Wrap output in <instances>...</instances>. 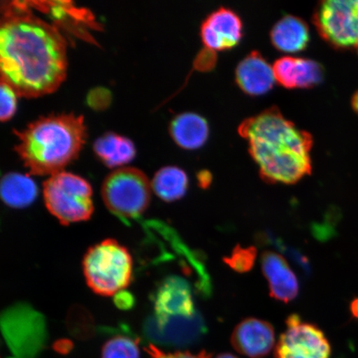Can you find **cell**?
Segmentation results:
<instances>
[{
  "mask_svg": "<svg viewBox=\"0 0 358 358\" xmlns=\"http://www.w3.org/2000/svg\"><path fill=\"white\" fill-rule=\"evenodd\" d=\"M351 312L353 317L358 319V299H355L351 303Z\"/></svg>",
  "mask_w": 358,
  "mask_h": 358,
  "instance_id": "26",
  "label": "cell"
},
{
  "mask_svg": "<svg viewBox=\"0 0 358 358\" xmlns=\"http://www.w3.org/2000/svg\"><path fill=\"white\" fill-rule=\"evenodd\" d=\"M15 134V151L25 167L34 176L50 177L77 158L86 142L87 127L82 115L55 114Z\"/></svg>",
  "mask_w": 358,
  "mask_h": 358,
  "instance_id": "3",
  "label": "cell"
},
{
  "mask_svg": "<svg viewBox=\"0 0 358 358\" xmlns=\"http://www.w3.org/2000/svg\"><path fill=\"white\" fill-rule=\"evenodd\" d=\"M150 358H211L212 355L208 352L203 351L196 355L189 352H164L153 344L145 348Z\"/></svg>",
  "mask_w": 358,
  "mask_h": 358,
  "instance_id": "24",
  "label": "cell"
},
{
  "mask_svg": "<svg viewBox=\"0 0 358 358\" xmlns=\"http://www.w3.org/2000/svg\"><path fill=\"white\" fill-rule=\"evenodd\" d=\"M317 32L331 46L358 52V0H326L313 13Z\"/></svg>",
  "mask_w": 358,
  "mask_h": 358,
  "instance_id": "7",
  "label": "cell"
},
{
  "mask_svg": "<svg viewBox=\"0 0 358 358\" xmlns=\"http://www.w3.org/2000/svg\"><path fill=\"white\" fill-rule=\"evenodd\" d=\"M2 199L12 208H24L38 195V187L32 178L24 174L10 173L1 181Z\"/></svg>",
  "mask_w": 358,
  "mask_h": 358,
  "instance_id": "19",
  "label": "cell"
},
{
  "mask_svg": "<svg viewBox=\"0 0 358 358\" xmlns=\"http://www.w3.org/2000/svg\"><path fill=\"white\" fill-rule=\"evenodd\" d=\"M352 106L353 110L358 114V91L353 95L352 98Z\"/></svg>",
  "mask_w": 358,
  "mask_h": 358,
  "instance_id": "27",
  "label": "cell"
},
{
  "mask_svg": "<svg viewBox=\"0 0 358 358\" xmlns=\"http://www.w3.org/2000/svg\"><path fill=\"white\" fill-rule=\"evenodd\" d=\"M235 350L249 358H264L275 346V334L266 321L249 317L241 322L231 338Z\"/></svg>",
  "mask_w": 358,
  "mask_h": 358,
  "instance_id": "10",
  "label": "cell"
},
{
  "mask_svg": "<svg viewBox=\"0 0 358 358\" xmlns=\"http://www.w3.org/2000/svg\"><path fill=\"white\" fill-rule=\"evenodd\" d=\"M0 69L2 82L28 98L55 92L66 78L64 35L36 15L27 1L2 6Z\"/></svg>",
  "mask_w": 358,
  "mask_h": 358,
  "instance_id": "1",
  "label": "cell"
},
{
  "mask_svg": "<svg viewBox=\"0 0 358 358\" xmlns=\"http://www.w3.org/2000/svg\"><path fill=\"white\" fill-rule=\"evenodd\" d=\"M174 142L185 150H196L204 145L209 136L207 120L199 114L186 112L178 115L169 127Z\"/></svg>",
  "mask_w": 358,
  "mask_h": 358,
  "instance_id": "17",
  "label": "cell"
},
{
  "mask_svg": "<svg viewBox=\"0 0 358 358\" xmlns=\"http://www.w3.org/2000/svg\"><path fill=\"white\" fill-rule=\"evenodd\" d=\"M257 257V250L254 246L243 248L237 245L230 257L224 258V262L238 273L248 272L253 268Z\"/></svg>",
  "mask_w": 358,
  "mask_h": 358,
  "instance_id": "22",
  "label": "cell"
},
{
  "mask_svg": "<svg viewBox=\"0 0 358 358\" xmlns=\"http://www.w3.org/2000/svg\"><path fill=\"white\" fill-rule=\"evenodd\" d=\"M239 134L267 182L294 185L312 171L313 138L271 107L244 120Z\"/></svg>",
  "mask_w": 358,
  "mask_h": 358,
  "instance_id": "2",
  "label": "cell"
},
{
  "mask_svg": "<svg viewBox=\"0 0 358 358\" xmlns=\"http://www.w3.org/2000/svg\"><path fill=\"white\" fill-rule=\"evenodd\" d=\"M198 179L199 182V185L201 187H204V189H206V187H208L210 185H211L212 176L211 173H210L209 172H200L199 173Z\"/></svg>",
  "mask_w": 358,
  "mask_h": 358,
  "instance_id": "25",
  "label": "cell"
},
{
  "mask_svg": "<svg viewBox=\"0 0 358 358\" xmlns=\"http://www.w3.org/2000/svg\"><path fill=\"white\" fill-rule=\"evenodd\" d=\"M43 199L49 213L64 225L87 221L93 213L92 187L73 173L62 171L49 177Z\"/></svg>",
  "mask_w": 358,
  "mask_h": 358,
  "instance_id": "5",
  "label": "cell"
},
{
  "mask_svg": "<svg viewBox=\"0 0 358 358\" xmlns=\"http://www.w3.org/2000/svg\"><path fill=\"white\" fill-rule=\"evenodd\" d=\"M236 82L250 96H261L271 91L276 82L273 66L258 52H250L236 69Z\"/></svg>",
  "mask_w": 358,
  "mask_h": 358,
  "instance_id": "14",
  "label": "cell"
},
{
  "mask_svg": "<svg viewBox=\"0 0 358 358\" xmlns=\"http://www.w3.org/2000/svg\"><path fill=\"white\" fill-rule=\"evenodd\" d=\"M151 187L160 199L174 201L181 199L186 194L189 178L181 169L164 167L155 173Z\"/></svg>",
  "mask_w": 358,
  "mask_h": 358,
  "instance_id": "20",
  "label": "cell"
},
{
  "mask_svg": "<svg viewBox=\"0 0 358 358\" xmlns=\"http://www.w3.org/2000/svg\"><path fill=\"white\" fill-rule=\"evenodd\" d=\"M262 268L273 299L289 303L297 298L299 290L297 277L283 257L275 252L263 253Z\"/></svg>",
  "mask_w": 358,
  "mask_h": 358,
  "instance_id": "13",
  "label": "cell"
},
{
  "mask_svg": "<svg viewBox=\"0 0 358 358\" xmlns=\"http://www.w3.org/2000/svg\"><path fill=\"white\" fill-rule=\"evenodd\" d=\"M17 92L10 85L2 82L0 87V119L2 122H8L13 115L15 114L17 109Z\"/></svg>",
  "mask_w": 358,
  "mask_h": 358,
  "instance_id": "23",
  "label": "cell"
},
{
  "mask_svg": "<svg viewBox=\"0 0 358 358\" xmlns=\"http://www.w3.org/2000/svg\"><path fill=\"white\" fill-rule=\"evenodd\" d=\"M215 358H238L234 355H231V353H222V355H219Z\"/></svg>",
  "mask_w": 358,
  "mask_h": 358,
  "instance_id": "28",
  "label": "cell"
},
{
  "mask_svg": "<svg viewBox=\"0 0 358 358\" xmlns=\"http://www.w3.org/2000/svg\"><path fill=\"white\" fill-rule=\"evenodd\" d=\"M271 40L276 49L286 53L304 50L310 42V30L301 17L286 15L273 26Z\"/></svg>",
  "mask_w": 358,
  "mask_h": 358,
  "instance_id": "16",
  "label": "cell"
},
{
  "mask_svg": "<svg viewBox=\"0 0 358 358\" xmlns=\"http://www.w3.org/2000/svg\"><path fill=\"white\" fill-rule=\"evenodd\" d=\"M243 25L234 10L219 8L206 17L201 26V41L211 51L227 50L243 38Z\"/></svg>",
  "mask_w": 358,
  "mask_h": 358,
  "instance_id": "9",
  "label": "cell"
},
{
  "mask_svg": "<svg viewBox=\"0 0 358 358\" xmlns=\"http://www.w3.org/2000/svg\"><path fill=\"white\" fill-rule=\"evenodd\" d=\"M94 151L103 163L110 168H122L134 158L136 146L127 137L106 133L94 143Z\"/></svg>",
  "mask_w": 358,
  "mask_h": 358,
  "instance_id": "18",
  "label": "cell"
},
{
  "mask_svg": "<svg viewBox=\"0 0 358 358\" xmlns=\"http://www.w3.org/2000/svg\"><path fill=\"white\" fill-rule=\"evenodd\" d=\"M276 82L289 89L311 88L324 78L323 67L308 58L285 56L273 65Z\"/></svg>",
  "mask_w": 358,
  "mask_h": 358,
  "instance_id": "12",
  "label": "cell"
},
{
  "mask_svg": "<svg viewBox=\"0 0 358 358\" xmlns=\"http://www.w3.org/2000/svg\"><path fill=\"white\" fill-rule=\"evenodd\" d=\"M138 340L116 336L105 343L102 348L101 358H140Z\"/></svg>",
  "mask_w": 358,
  "mask_h": 358,
  "instance_id": "21",
  "label": "cell"
},
{
  "mask_svg": "<svg viewBox=\"0 0 358 358\" xmlns=\"http://www.w3.org/2000/svg\"><path fill=\"white\" fill-rule=\"evenodd\" d=\"M207 328L199 313L191 317H171L157 320L153 338L169 345L185 347L198 341Z\"/></svg>",
  "mask_w": 358,
  "mask_h": 358,
  "instance_id": "15",
  "label": "cell"
},
{
  "mask_svg": "<svg viewBox=\"0 0 358 358\" xmlns=\"http://www.w3.org/2000/svg\"><path fill=\"white\" fill-rule=\"evenodd\" d=\"M83 272L90 288L101 296H112L131 283V253L112 239L92 246L83 259Z\"/></svg>",
  "mask_w": 358,
  "mask_h": 358,
  "instance_id": "4",
  "label": "cell"
},
{
  "mask_svg": "<svg viewBox=\"0 0 358 358\" xmlns=\"http://www.w3.org/2000/svg\"><path fill=\"white\" fill-rule=\"evenodd\" d=\"M329 340L319 327L296 315L286 320V330L275 348V358H330Z\"/></svg>",
  "mask_w": 358,
  "mask_h": 358,
  "instance_id": "8",
  "label": "cell"
},
{
  "mask_svg": "<svg viewBox=\"0 0 358 358\" xmlns=\"http://www.w3.org/2000/svg\"><path fill=\"white\" fill-rule=\"evenodd\" d=\"M157 320L171 317H191L196 315L190 286L179 277L173 276L160 286L155 299Z\"/></svg>",
  "mask_w": 358,
  "mask_h": 358,
  "instance_id": "11",
  "label": "cell"
},
{
  "mask_svg": "<svg viewBox=\"0 0 358 358\" xmlns=\"http://www.w3.org/2000/svg\"><path fill=\"white\" fill-rule=\"evenodd\" d=\"M151 183L140 169L118 168L109 174L102 185L106 207L122 217H136L150 204Z\"/></svg>",
  "mask_w": 358,
  "mask_h": 358,
  "instance_id": "6",
  "label": "cell"
}]
</instances>
